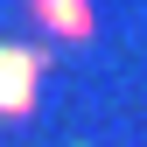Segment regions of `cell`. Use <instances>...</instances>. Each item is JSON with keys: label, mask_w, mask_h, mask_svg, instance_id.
Segmentation results:
<instances>
[{"label": "cell", "mask_w": 147, "mask_h": 147, "mask_svg": "<svg viewBox=\"0 0 147 147\" xmlns=\"http://www.w3.org/2000/svg\"><path fill=\"white\" fill-rule=\"evenodd\" d=\"M42 70H49V49H28V42H0V126H21L42 98Z\"/></svg>", "instance_id": "1"}, {"label": "cell", "mask_w": 147, "mask_h": 147, "mask_svg": "<svg viewBox=\"0 0 147 147\" xmlns=\"http://www.w3.org/2000/svg\"><path fill=\"white\" fill-rule=\"evenodd\" d=\"M21 7L49 42H91L98 35V0H21Z\"/></svg>", "instance_id": "2"}]
</instances>
